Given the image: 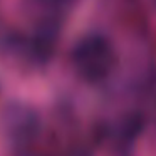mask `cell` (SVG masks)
Wrapping results in <instances>:
<instances>
[{
    "label": "cell",
    "mask_w": 156,
    "mask_h": 156,
    "mask_svg": "<svg viewBox=\"0 0 156 156\" xmlns=\"http://www.w3.org/2000/svg\"><path fill=\"white\" fill-rule=\"evenodd\" d=\"M154 4H156V0H154Z\"/></svg>",
    "instance_id": "2"
},
{
    "label": "cell",
    "mask_w": 156,
    "mask_h": 156,
    "mask_svg": "<svg viewBox=\"0 0 156 156\" xmlns=\"http://www.w3.org/2000/svg\"><path fill=\"white\" fill-rule=\"evenodd\" d=\"M76 62L89 81H101L114 66L112 45L102 35H89L76 51Z\"/></svg>",
    "instance_id": "1"
}]
</instances>
